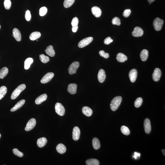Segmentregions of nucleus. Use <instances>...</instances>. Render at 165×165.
I'll list each match as a JSON object with an SVG mask.
<instances>
[{"instance_id":"f257e3e1","label":"nucleus","mask_w":165,"mask_h":165,"mask_svg":"<svg viewBox=\"0 0 165 165\" xmlns=\"http://www.w3.org/2000/svg\"><path fill=\"white\" fill-rule=\"evenodd\" d=\"M122 101V98L121 96L115 97L111 101L110 106L111 110L113 111H116L118 108Z\"/></svg>"},{"instance_id":"f03ea898","label":"nucleus","mask_w":165,"mask_h":165,"mask_svg":"<svg viewBox=\"0 0 165 165\" xmlns=\"http://www.w3.org/2000/svg\"><path fill=\"white\" fill-rule=\"evenodd\" d=\"M25 85L23 84L18 86L17 88L15 90L11 95V98L12 100L15 99L18 97L21 93L26 88Z\"/></svg>"},{"instance_id":"7ed1b4c3","label":"nucleus","mask_w":165,"mask_h":165,"mask_svg":"<svg viewBox=\"0 0 165 165\" xmlns=\"http://www.w3.org/2000/svg\"><path fill=\"white\" fill-rule=\"evenodd\" d=\"M164 21L159 18L157 17L153 21V25L156 31H160L162 29L164 24Z\"/></svg>"},{"instance_id":"20e7f679","label":"nucleus","mask_w":165,"mask_h":165,"mask_svg":"<svg viewBox=\"0 0 165 165\" xmlns=\"http://www.w3.org/2000/svg\"><path fill=\"white\" fill-rule=\"evenodd\" d=\"M55 108L56 112L61 116H63L65 114V109L62 105L59 103H57L55 105Z\"/></svg>"},{"instance_id":"39448f33","label":"nucleus","mask_w":165,"mask_h":165,"mask_svg":"<svg viewBox=\"0 0 165 165\" xmlns=\"http://www.w3.org/2000/svg\"><path fill=\"white\" fill-rule=\"evenodd\" d=\"M93 38L91 37L85 38L79 42L78 44L79 47L82 48L87 46L93 41Z\"/></svg>"},{"instance_id":"423d86ee","label":"nucleus","mask_w":165,"mask_h":165,"mask_svg":"<svg viewBox=\"0 0 165 165\" xmlns=\"http://www.w3.org/2000/svg\"><path fill=\"white\" fill-rule=\"evenodd\" d=\"M80 63L78 62H74L70 66L68 69V73L70 75H72L76 73L79 67Z\"/></svg>"},{"instance_id":"0eeeda50","label":"nucleus","mask_w":165,"mask_h":165,"mask_svg":"<svg viewBox=\"0 0 165 165\" xmlns=\"http://www.w3.org/2000/svg\"><path fill=\"white\" fill-rule=\"evenodd\" d=\"M54 73L52 72L47 73L43 77L40 81V82L43 84L48 83L54 77Z\"/></svg>"},{"instance_id":"6e6552de","label":"nucleus","mask_w":165,"mask_h":165,"mask_svg":"<svg viewBox=\"0 0 165 165\" xmlns=\"http://www.w3.org/2000/svg\"><path fill=\"white\" fill-rule=\"evenodd\" d=\"M36 124V121L35 119L32 118L30 119L27 124L25 130L27 132L30 131L35 127Z\"/></svg>"},{"instance_id":"1a4fd4ad","label":"nucleus","mask_w":165,"mask_h":165,"mask_svg":"<svg viewBox=\"0 0 165 165\" xmlns=\"http://www.w3.org/2000/svg\"><path fill=\"white\" fill-rule=\"evenodd\" d=\"M162 74V72L161 70L159 68H156L153 74V80L155 82H158L160 79Z\"/></svg>"},{"instance_id":"9d476101","label":"nucleus","mask_w":165,"mask_h":165,"mask_svg":"<svg viewBox=\"0 0 165 165\" xmlns=\"http://www.w3.org/2000/svg\"><path fill=\"white\" fill-rule=\"evenodd\" d=\"M81 131L79 128L77 127H75L73 128L72 137L75 141L78 140L80 136Z\"/></svg>"},{"instance_id":"9b49d317","label":"nucleus","mask_w":165,"mask_h":165,"mask_svg":"<svg viewBox=\"0 0 165 165\" xmlns=\"http://www.w3.org/2000/svg\"><path fill=\"white\" fill-rule=\"evenodd\" d=\"M143 31L141 28L139 27H136L134 28V30L132 32V35L133 36L135 37H139L143 35Z\"/></svg>"},{"instance_id":"f8f14e48","label":"nucleus","mask_w":165,"mask_h":165,"mask_svg":"<svg viewBox=\"0 0 165 165\" xmlns=\"http://www.w3.org/2000/svg\"><path fill=\"white\" fill-rule=\"evenodd\" d=\"M144 128L146 133L149 134L151 130L150 120L148 118H146L144 121Z\"/></svg>"},{"instance_id":"ddd939ff","label":"nucleus","mask_w":165,"mask_h":165,"mask_svg":"<svg viewBox=\"0 0 165 165\" xmlns=\"http://www.w3.org/2000/svg\"><path fill=\"white\" fill-rule=\"evenodd\" d=\"M137 77V71L136 69H133L130 71L129 73V77L131 82H134L136 80Z\"/></svg>"},{"instance_id":"4468645a","label":"nucleus","mask_w":165,"mask_h":165,"mask_svg":"<svg viewBox=\"0 0 165 165\" xmlns=\"http://www.w3.org/2000/svg\"><path fill=\"white\" fill-rule=\"evenodd\" d=\"M106 76L105 71L103 69H101L99 70L98 75V78L99 82L102 83L106 79Z\"/></svg>"},{"instance_id":"2eb2a0df","label":"nucleus","mask_w":165,"mask_h":165,"mask_svg":"<svg viewBox=\"0 0 165 165\" xmlns=\"http://www.w3.org/2000/svg\"><path fill=\"white\" fill-rule=\"evenodd\" d=\"M77 85L75 83H71L68 86L67 91L72 95L75 94L77 91Z\"/></svg>"},{"instance_id":"dca6fc26","label":"nucleus","mask_w":165,"mask_h":165,"mask_svg":"<svg viewBox=\"0 0 165 165\" xmlns=\"http://www.w3.org/2000/svg\"><path fill=\"white\" fill-rule=\"evenodd\" d=\"M91 11L94 16L95 17L97 18L99 17L102 13L101 9L97 7H92Z\"/></svg>"},{"instance_id":"f3484780","label":"nucleus","mask_w":165,"mask_h":165,"mask_svg":"<svg viewBox=\"0 0 165 165\" xmlns=\"http://www.w3.org/2000/svg\"><path fill=\"white\" fill-rule=\"evenodd\" d=\"M13 34L15 38L17 41H20L21 40V33L18 29L16 28L14 29L13 31Z\"/></svg>"},{"instance_id":"a211bd4d","label":"nucleus","mask_w":165,"mask_h":165,"mask_svg":"<svg viewBox=\"0 0 165 165\" xmlns=\"http://www.w3.org/2000/svg\"><path fill=\"white\" fill-rule=\"evenodd\" d=\"M47 97V95L45 94L40 95L35 99V103L37 105L40 104L44 101H46Z\"/></svg>"},{"instance_id":"6ab92c4d","label":"nucleus","mask_w":165,"mask_h":165,"mask_svg":"<svg viewBox=\"0 0 165 165\" xmlns=\"http://www.w3.org/2000/svg\"><path fill=\"white\" fill-rule=\"evenodd\" d=\"M25 100L24 99L20 100L15 105L14 107L12 108L11 109V111L12 112H13L16 111V110H18L20 108L23 106L25 103Z\"/></svg>"},{"instance_id":"aec40b11","label":"nucleus","mask_w":165,"mask_h":165,"mask_svg":"<svg viewBox=\"0 0 165 165\" xmlns=\"http://www.w3.org/2000/svg\"><path fill=\"white\" fill-rule=\"evenodd\" d=\"M47 143V140L46 138L42 137L39 138L38 139L37 143L38 147L40 148L44 147Z\"/></svg>"},{"instance_id":"412c9836","label":"nucleus","mask_w":165,"mask_h":165,"mask_svg":"<svg viewBox=\"0 0 165 165\" xmlns=\"http://www.w3.org/2000/svg\"><path fill=\"white\" fill-rule=\"evenodd\" d=\"M45 51L48 55L50 57H54L55 55V51L52 45H50L48 46Z\"/></svg>"},{"instance_id":"4be33fe9","label":"nucleus","mask_w":165,"mask_h":165,"mask_svg":"<svg viewBox=\"0 0 165 165\" xmlns=\"http://www.w3.org/2000/svg\"><path fill=\"white\" fill-rule=\"evenodd\" d=\"M82 111L84 115L88 117L91 116L93 113L92 110L90 108L87 106H84L82 108Z\"/></svg>"},{"instance_id":"5701e85b","label":"nucleus","mask_w":165,"mask_h":165,"mask_svg":"<svg viewBox=\"0 0 165 165\" xmlns=\"http://www.w3.org/2000/svg\"><path fill=\"white\" fill-rule=\"evenodd\" d=\"M57 151L58 153L63 154L65 153L66 148L65 146L62 143L58 144L56 147Z\"/></svg>"},{"instance_id":"b1692460","label":"nucleus","mask_w":165,"mask_h":165,"mask_svg":"<svg viewBox=\"0 0 165 165\" xmlns=\"http://www.w3.org/2000/svg\"><path fill=\"white\" fill-rule=\"evenodd\" d=\"M116 59L120 63H124L128 60L127 57L123 53H119L116 56Z\"/></svg>"},{"instance_id":"393cba45","label":"nucleus","mask_w":165,"mask_h":165,"mask_svg":"<svg viewBox=\"0 0 165 165\" xmlns=\"http://www.w3.org/2000/svg\"><path fill=\"white\" fill-rule=\"evenodd\" d=\"M148 53L147 50L144 49L141 52L140 57L142 60L143 61H146L148 59Z\"/></svg>"},{"instance_id":"a878e982","label":"nucleus","mask_w":165,"mask_h":165,"mask_svg":"<svg viewBox=\"0 0 165 165\" xmlns=\"http://www.w3.org/2000/svg\"><path fill=\"white\" fill-rule=\"evenodd\" d=\"M41 36V33L39 32H35L30 34V40L34 41L40 38Z\"/></svg>"},{"instance_id":"bb28decb","label":"nucleus","mask_w":165,"mask_h":165,"mask_svg":"<svg viewBox=\"0 0 165 165\" xmlns=\"http://www.w3.org/2000/svg\"><path fill=\"white\" fill-rule=\"evenodd\" d=\"M8 73V69L6 67H4L0 70V79H3L7 76Z\"/></svg>"},{"instance_id":"cd10ccee","label":"nucleus","mask_w":165,"mask_h":165,"mask_svg":"<svg viewBox=\"0 0 165 165\" xmlns=\"http://www.w3.org/2000/svg\"><path fill=\"white\" fill-rule=\"evenodd\" d=\"M92 144L94 148L96 150L99 149L101 146L99 141L96 138H94L93 139Z\"/></svg>"},{"instance_id":"c85d7f7f","label":"nucleus","mask_w":165,"mask_h":165,"mask_svg":"<svg viewBox=\"0 0 165 165\" xmlns=\"http://www.w3.org/2000/svg\"><path fill=\"white\" fill-rule=\"evenodd\" d=\"M33 62V60L32 58H28L26 59L24 63L25 69L26 70L29 69Z\"/></svg>"},{"instance_id":"c756f323","label":"nucleus","mask_w":165,"mask_h":165,"mask_svg":"<svg viewBox=\"0 0 165 165\" xmlns=\"http://www.w3.org/2000/svg\"><path fill=\"white\" fill-rule=\"evenodd\" d=\"M87 165H99L100 164L98 160L95 159H90L87 160L86 162Z\"/></svg>"},{"instance_id":"7c9ffc66","label":"nucleus","mask_w":165,"mask_h":165,"mask_svg":"<svg viewBox=\"0 0 165 165\" xmlns=\"http://www.w3.org/2000/svg\"><path fill=\"white\" fill-rule=\"evenodd\" d=\"M7 88L6 86H2L0 87V100L3 98L7 92Z\"/></svg>"},{"instance_id":"2f4dec72","label":"nucleus","mask_w":165,"mask_h":165,"mask_svg":"<svg viewBox=\"0 0 165 165\" xmlns=\"http://www.w3.org/2000/svg\"><path fill=\"white\" fill-rule=\"evenodd\" d=\"M75 0H65L63 5L65 8H69L73 4Z\"/></svg>"},{"instance_id":"473e14b6","label":"nucleus","mask_w":165,"mask_h":165,"mask_svg":"<svg viewBox=\"0 0 165 165\" xmlns=\"http://www.w3.org/2000/svg\"><path fill=\"white\" fill-rule=\"evenodd\" d=\"M121 130L122 133L124 135H128L130 134V132L129 128L125 126L121 127Z\"/></svg>"},{"instance_id":"72a5a7b5","label":"nucleus","mask_w":165,"mask_h":165,"mask_svg":"<svg viewBox=\"0 0 165 165\" xmlns=\"http://www.w3.org/2000/svg\"><path fill=\"white\" fill-rule=\"evenodd\" d=\"M40 59L42 63H48L50 61L49 57L45 56L44 54L40 55Z\"/></svg>"},{"instance_id":"f704fd0d","label":"nucleus","mask_w":165,"mask_h":165,"mask_svg":"<svg viewBox=\"0 0 165 165\" xmlns=\"http://www.w3.org/2000/svg\"><path fill=\"white\" fill-rule=\"evenodd\" d=\"M143 102V99L141 98H138L136 100L134 103V106L136 108H139L141 106Z\"/></svg>"},{"instance_id":"c9c22d12","label":"nucleus","mask_w":165,"mask_h":165,"mask_svg":"<svg viewBox=\"0 0 165 165\" xmlns=\"http://www.w3.org/2000/svg\"><path fill=\"white\" fill-rule=\"evenodd\" d=\"M4 5L5 8L7 10H9L11 7V2L10 0H5Z\"/></svg>"},{"instance_id":"e433bc0d","label":"nucleus","mask_w":165,"mask_h":165,"mask_svg":"<svg viewBox=\"0 0 165 165\" xmlns=\"http://www.w3.org/2000/svg\"><path fill=\"white\" fill-rule=\"evenodd\" d=\"M13 152L15 155L19 157H22L23 156V153L20 151L17 148H15L13 150Z\"/></svg>"},{"instance_id":"4c0bfd02","label":"nucleus","mask_w":165,"mask_h":165,"mask_svg":"<svg viewBox=\"0 0 165 165\" xmlns=\"http://www.w3.org/2000/svg\"><path fill=\"white\" fill-rule=\"evenodd\" d=\"M112 23L113 25H116L119 26L121 24L120 20L119 18L115 17L113 19Z\"/></svg>"},{"instance_id":"58836bf2","label":"nucleus","mask_w":165,"mask_h":165,"mask_svg":"<svg viewBox=\"0 0 165 165\" xmlns=\"http://www.w3.org/2000/svg\"><path fill=\"white\" fill-rule=\"evenodd\" d=\"M47 9L45 7H43L40 8L39 11L40 15V16H45L47 12Z\"/></svg>"},{"instance_id":"ea45409f","label":"nucleus","mask_w":165,"mask_h":165,"mask_svg":"<svg viewBox=\"0 0 165 165\" xmlns=\"http://www.w3.org/2000/svg\"><path fill=\"white\" fill-rule=\"evenodd\" d=\"M25 19L27 21H30L31 20V15L30 13V11L29 10H27L25 12Z\"/></svg>"},{"instance_id":"a19ab883","label":"nucleus","mask_w":165,"mask_h":165,"mask_svg":"<svg viewBox=\"0 0 165 165\" xmlns=\"http://www.w3.org/2000/svg\"><path fill=\"white\" fill-rule=\"evenodd\" d=\"M99 54L101 57H103L105 58H108L109 57V54L108 53H105L104 50H101L99 52Z\"/></svg>"},{"instance_id":"79ce46f5","label":"nucleus","mask_w":165,"mask_h":165,"mask_svg":"<svg viewBox=\"0 0 165 165\" xmlns=\"http://www.w3.org/2000/svg\"><path fill=\"white\" fill-rule=\"evenodd\" d=\"M78 18L76 17L73 18L71 22V25L72 26H78Z\"/></svg>"},{"instance_id":"37998d69","label":"nucleus","mask_w":165,"mask_h":165,"mask_svg":"<svg viewBox=\"0 0 165 165\" xmlns=\"http://www.w3.org/2000/svg\"><path fill=\"white\" fill-rule=\"evenodd\" d=\"M131 10L129 9H126L124 11L123 15L124 17H128L130 16L131 13Z\"/></svg>"},{"instance_id":"c03bdc74","label":"nucleus","mask_w":165,"mask_h":165,"mask_svg":"<svg viewBox=\"0 0 165 165\" xmlns=\"http://www.w3.org/2000/svg\"><path fill=\"white\" fill-rule=\"evenodd\" d=\"M113 41V40L110 37H108L104 40V43L106 45H109Z\"/></svg>"},{"instance_id":"a18cd8bd","label":"nucleus","mask_w":165,"mask_h":165,"mask_svg":"<svg viewBox=\"0 0 165 165\" xmlns=\"http://www.w3.org/2000/svg\"><path fill=\"white\" fill-rule=\"evenodd\" d=\"M78 26H72V30L73 32L76 33L77 32L78 30Z\"/></svg>"},{"instance_id":"49530a36","label":"nucleus","mask_w":165,"mask_h":165,"mask_svg":"<svg viewBox=\"0 0 165 165\" xmlns=\"http://www.w3.org/2000/svg\"><path fill=\"white\" fill-rule=\"evenodd\" d=\"M140 153H137V152H134V155L133 157H134V158H135V159H137V158L138 157H140Z\"/></svg>"},{"instance_id":"de8ad7c7","label":"nucleus","mask_w":165,"mask_h":165,"mask_svg":"<svg viewBox=\"0 0 165 165\" xmlns=\"http://www.w3.org/2000/svg\"><path fill=\"white\" fill-rule=\"evenodd\" d=\"M155 0H148V2H149V3H152V2H154Z\"/></svg>"},{"instance_id":"09e8293b","label":"nucleus","mask_w":165,"mask_h":165,"mask_svg":"<svg viewBox=\"0 0 165 165\" xmlns=\"http://www.w3.org/2000/svg\"><path fill=\"white\" fill-rule=\"evenodd\" d=\"M162 153H163V154L164 155V156L165 155V149H163L162 150Z\"/></svg>"},{"instance_id":"8fccbe9b","label":"nucleus","mask_w":165,"mask_h":165,"mask_svg":"<svg viewBox=\"0 0 165 165\" xmlns=\"http://www.w3.org/2000/svg\"><path fill=\"white\" fill-rule=\"evenodd\" d=\"M1 137V134H0V139Z\"/></svg>"},{"instance_id":"3c124183","label":"nucleus","mask_w":165,"mask_h":165,"mask_svg":"<svg viewBox=\"0 0 165 165\" xmlns=\"http://www.w3.org/2000/svg\"><path fill=\"white\" fill-rule=\"evenodd\" d=\"M1 28V25H0V29Z\"/></svg>"}]
</instances>
